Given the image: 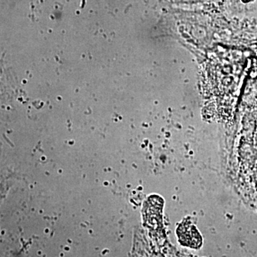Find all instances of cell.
I'll return each instance as SVG.
<instances>
[{"label":"cell","mask_w":257,"mask_h":257,"mask_svg":"<svg viewBox=\"0 0 257 257\" xmlns=\"http://www.w3.org/2000/svg\"><path fill=\"white\" fill-rule=\"evenodd\" d=\"M179 241L184 246L197 248L202 245V237L199 231L190 222L183 223L177 229Z\"/></svg>","instance_id":"obj_1"},{"label":"cell","mask_w":257,"mask_h":257,"mask_svg":"<svg viewBox=\"0 0 257 257\" xmlns=\"http://www.w3.org/2000/svg\"><path fill=\"white\" fill-rule=\"evenodd\" d=\"M243 2H244V3H247L248 1H251V0H242Z\"/></svg>","instance_id":"obj_2"}]
</instances>
